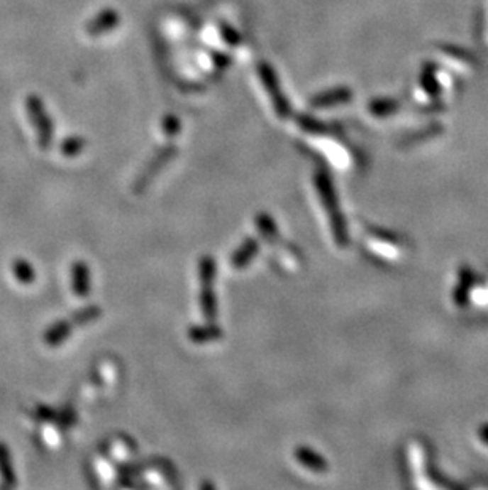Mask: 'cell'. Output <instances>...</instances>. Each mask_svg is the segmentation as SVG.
Wrapping results in <instances>:
<instances>
[{"instance_id":"6da1fadb","label":"cell","mask_w":488,"mask_h":490,"mask_svg":"<svg viewBox=\"0 0 488 490\" xmlns=\"http://www.w3.org/2000/svg\"><path fill=\"white\" fill-rule=\"evenodd\" d=\"M316 186L317 190L321 192V197L323 199V205L325 208L328 209V214L331 217V226H333L335 230V240L336 243L340 244V246H344V244H348V232H345V226L343 222V217L340 214V209H338V203H336V195H335V190L333 186H331V181L328 178V175L325 172H317L316 175Z\"/></svg>"},{"instance_id":"7a4b0ae2","label":"cell","mask_w":488,"mask_h":490,"mask_svg":"<svg viewBox=\"0 0 488 490\" xmlns=\"http://www.w3.org/2000/svg\"><path fill=\"white\" fill-rule=\"evenodd\" d=\"M257 72H259L262 85L270 95L271 104H273V108L277 116L282 119L289 118L290 113H292V107H290L286 94H284L282 91L279 80H277V75L273 67H271L268 62H265V60H262V62H259V65H257Z\"/></svg>"},{"instance_id":"3957f363","label":"cell","mask_w":488,"mask_h":490,"mask_svg":"<svg viewBox=\"0 0 488 490\" xmlns=\"http://www.w3.org/2000/svg\"><path fill=\"white\" fill-rule=\"evenodd\" d=\"M214 273H216V268H214L213 258L203 257L200 262V280H201V289H203L200 303H201L203 315H205V317L208 319L216 317V300H214V294L211 292Z\"/></svg>"},{"instance_id":"277c9868","label":"cell","mask_w":488,"mask_h":490,"mask_svg":"<svg viewBox=\"0 0 488 490\" xmlns=\"http://www.w3.org/2000/svg\"><path fill=\"white\" fill-rule=\"evenodd\" d=\"M352 100V91L349 87L340 86V87H331L323 92L316 94L313 99H311L309 105L316 108V110H321V108H330L343 104H349Z\"/></svg>"},{"instance_id":"5b68a950","label":"cell","mask_w":488,"mask_h":490,"mask_svg":"<svg viewBox=\"0 0 488 490\" xmlns=\"http://www.w3.org/2000/svg\"><path fill=\"white\" fill-rule=\"evenodd\" d=\"M375 249V253H377L379 256L382 257H387V258H396L401 253V244H399V240L396 236L389 235L387 232H377L375 230L372 232V244H370Z\"/></svg>"},{"instance_id":"8992f818","label":"cell","mask_w":488,"mask_h":490,"mask_svg":"<svg viewBox=\"0 0 488 490\" xmlns=\"http://www.w3.org/2000/svg\"><path fill=\"white\" fill-rule=\"evenodd\" d=\"M174 154H176V148L173 145H168L164 149H160V151L154 156V159L148 163L146 170H145L143 175H141V178L137 183V189L138 190L145 189L148 183L152 180V176L157 173L159 170L164 167L165 163L170 160Z\"/></svg>"},{"instance_id":"52a82bcc","label":"cell","mask_w":488,"mask_h":490,"mask_svg":"<svg viewBox=\"0 0 488 490\" xmlns=\"http://www.w3.org/2000/svg\"><path fill=\"white\" fill-rule=\"evenodd\" d=\"M72 289L74 295L86 297L91 290L89 267L83 261H77L72 267Z\"/></svg>"},{"instance_id":"ba28073f","label":"cell","mask_w":488,"mask_h":490,"mask_svg":"<svg viewBox=\"0 0 488 490\" xmlns=\"http://www.w3.org/2000/svg\"><path fill=\"white\" fill-rule=\"evenodd\" d=\"M72 327L73 325L69 321H59L56 324H52L50 329L45 332V343L51 346V348H56V346L62 344L65 339L70 337Z\"/></svg>"},{"instance_id":"9c48e42d","label":"cell","mask_w":488,"mask_h":490,"mask_svg":"<svg viewBox=\"0 0 488 490\" xmlns=\"http://www.w3.org/2000/svg\"><path fill=\"white\" fill-rule=\"evenodd\" d=\"M472 289H474L472 273L467 268H463L462 273H460V283L457 284L455 294H453V300H455L458 306H465L467 302H470Z\"/></svg>"},{"instance_id":"30bf717a","label":"cell","mask_w":488,"mask_h":490,"mask_svg":"<svg viewBox=\"0 0 488 490\" xmlns=\"http://www.w3.org/2000/svg\"><path fill=\"white\" fill-rule=\"evenodd\" d=\"M0 476H2L5 487H13L16 484V476L15 472H13L10 449L5 443H0Z\"/></svg>"},{"instance_id":"8fae6325","label":"cell","mask_w":488,"mask_h":490,"mask_svg":"<svg viewBox=\"0 0 488 490\" xmlns=\"http://www.w3.org/2000/svg\"><path fill=\"white\" fill-rule=\"evenodd\" d=\"M296 459L301 462V464L309 468V469H313V472L316 473H323V472H327V462L323 460V457H321V455L316 454L314 451H311V449L308 447H300L296 451Z\"/></svg>"},{"instance_id":"7c38bea8","label":"cell","mask_w":488,"mask_h":490,"mask_svg":"<svg viewBox=\"0 0 488 490\" xmlns=\"http://www.w3.org/2000/svg\"><path fill=\"white\" fill-rule=\"evenodd\" d=\"M11 271L13 276H15L21 284H32L37 278L35 268H33V265L30 262H27L26 258H16V261H13Z\"/></svg>"},{"instance_id":"4fadbf2b","label":"cell","mask_w":488,"mask_h":490,"mask_svg":"<svg viewBox=\"0 0 488 490\" xmlns=\"http://www.w3.org/2000/svg\"><path fill=\"white\" fill-rule=\"evenodd\" d=\"M257 251H259L257 243L254 240H248L232 257V265L235 268L246 267V265L253 261V257L257 254Z\"/></svg>"},{"instance_id":"5bb4252c","label":"cell","mask_w":488,"mask_h":490,"mask_svg":"<svg viewBox=\"0 0 488 490\" xmlns=\"http://www.w3.org/2000/svg\"><path fill=\"white\" fill-rule=\"evenodd\" d=\"M298 126H300L303 131H306L309 134H316V135L327 134L330 131V127L325 124L323 121H318L313 116H308V114H303V116L298 118Z\"/></svg>"},{"instance_id":"9a60e30c","label":"cell","mask_w":488,"mask_h":490,"mask_svg":"<svg viewBox=\"0 0 488 490\" xmlns=\"http://www.w3.org/2000/svg\"><path fill=\"white\" fill-rule=\"evenodd\" d=\"M189 337H191V339L195 343H208L211 342V339H218V337H221V330L214 329V327H206V329L194 327V329L189 332Z\"/></svg>"},{"instance_id":"2e32d148","label":"cell","mask_w":488,"mask_h":490,"mask_svg":"<svg viewBox=\"0 0 488 490\" xmlns=\"http://www.w3.org/2000/svg\"><path fill=\"white\" fill-rule=\"evenodd\" d=\"M100 315H101V311L100 308H97V306H86V308L78 311V315L73 316V321L74 324L84 325V324L96 321V319L100 317Z\"/></svg>"},{"instance_id":"e0dca14e","label":"cell","mask_w":488,"mask_h":490,"mask_svg":"<svg viewBox=\"0 0 488 490\" xmlns=\"http://www.w3.org/2000/svg\"><path fill=\"white\" fill-rule=\"evenodd\" d=\"M259 227L262 230V234L265 235L267 240L270 241H274L276 240V236H277V232H276V226H274V222L271 221V217L265 216V214H262L259 217Z\"/></svg>"},{"instance_id":"ac0fdd59","label":"cell","mask_w":488,"mask_h":490,"mask_svg":"<svg viewBox=\"0 0 488 490\" xmlns=\"http://www.w3.org/2000/svg\"><path fill=\"white\" fill-rule=\"evenodd\" d=\"M162 129H164L167 137H173V135L181 131V122L174 114H167L164 118V122H162Z\"/></svg>"},{"instance_id":"d6986e66","label":"cell","mask_w":488,"mask_h":490,"mask_svg":"<svg viewBox=\"0 0 488 490\" xmlns=\"http://www.w3.org/2000/svg\"><path fill=\"white\" fill-rule=\"evenodd\" d=\"M393 108H395V104L387 100H376L370 104V111L377 114V116H385V114L393 111Z\"/></svg>"},{"instance_id":"ffe728a7","label":"cell","mask_w":488,"mask_h":490,"mask_svg":"<svg viewBox=\"0 0 488 490\" xmlns=\"http://www.w3.org/2000/svg\"><path fill=\"white\" fill-rule=\"evenodd\" d=\"M223 38H226L230 45H236L240 42V37L236 36V32L233 29H228V27H223Z\"/></svg>"},{"instance_id":"44dd1931","label":"cell","mask_w":488,"mask_h":490,"mask_svg":"<svg viewBox=\"0 0 488 490\" xmlns=\"http://www.w3.org/2000/svg\"><path fill=\"white\" fill-rule=\"evenodd\" d=\"M479 438H480V441H482L484 445L488 446V424H485V425H482V427L479 428Z\"/></svg>"}]
</instances>
